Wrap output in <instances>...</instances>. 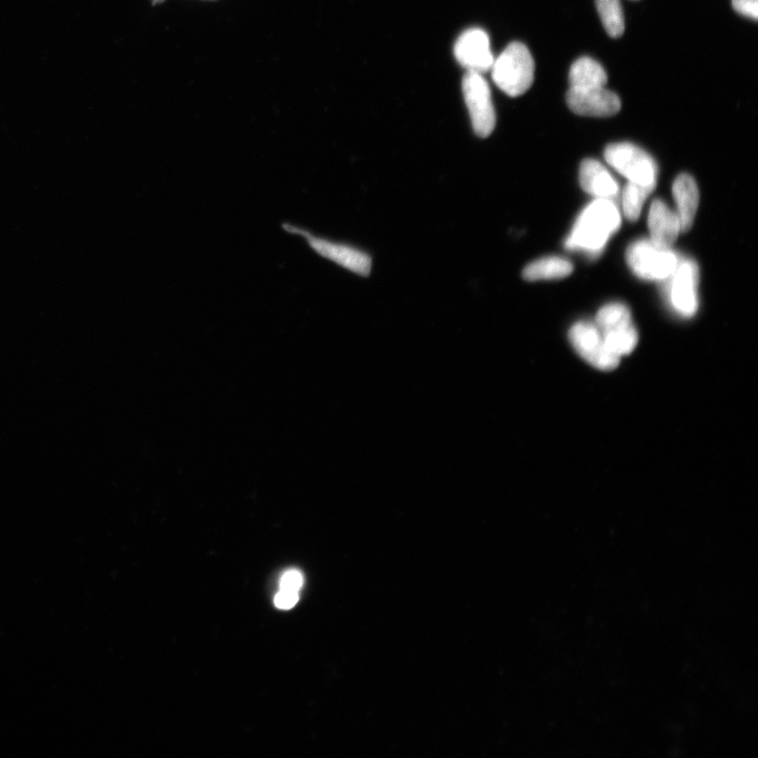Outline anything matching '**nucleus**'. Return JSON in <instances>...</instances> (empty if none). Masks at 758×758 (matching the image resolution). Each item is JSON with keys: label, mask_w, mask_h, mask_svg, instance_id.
I'll list each match as a JSON object with an SVG mask.
<instances>
[{"label": "nucleus", "mask_w": 758, "mask_h": 758, "mask_svg": "<svg viewBox=\"0 0 758 758\" xmlns=\"http://www.w3.org/2000/svg\"><path fill=\"white\" fill-rule=\"evenodd\" d=\"M580 183L585 192L597 198L611 199L620 190L609 171L595 159H586L582 163Z\"/></svg>", "instance_id": "obj_13"}, {"label": "nucleus", "mask_w": 758, "mask_h": 758, "mask_svg": "<svg viewBox=\"0 0 758 758\" xmlns=\"http://www.w3.org/2000/svg\"><path fill=\"white\" fill-rule=\"evenodd\" d=\"M633 273L645 281H667L678 265V257L670 248H661L642 239L633 243L626 253Z\"/></svg>", "instance_id": "obj_4"}, {"label": "nucleus", "mask_w": 758, "mask_h": 758, "mask_svg": "<svg viewBox=\"0 0 758 758\" xmlns=\"http://www.w3.org/2000/svg\"><path fill=\"white\" fill-rule=\"evenodd\" d=\"M648 226L651 242L661 248H671L682 232L680 218L661 199L651 205Z\"/></svg>", "instance_id": "obj_11"}, {"label": "nucleus", "mask_w": 758, "mask_h": 758, "mask_svg": "<svg viewBox=\"0 0 758 758\" xmlns=\"http://www.w3.org/2000/svg\"><path fill=\"white\" fill-rule=\"evenodd\" d=\"M463 92L475 134L482 138L490 136L496 125V114L491 90L483 74L467 72L463 78Z\"/></svg>", "instance_id": "obj_6"}, {"label": "nucleus", "mask_w": 758, "mask_h": 758, "mask_svg": "<svg viewBox=\"0 0 758 758\" xmlns=\"http://www.w3.org/2000/svg\"><path fill=\"white\" fill-rule=\"evenodd\" d=\"M163 2H164V0H153V3H154V4H161V3H163Z\"/></svg>", "instance_id": "obj_23"}, {"label": "nucleus", "mask_w": 758, "mask_h": 758, "mask_svg": "<svg viewBox=\"0 0 758 758\" xmlns=\"http://www.w3.org/2000/svg\"><path fill=\"white\" fill-rule=\"evenodd\" d=\"M652 188L629 183L623 193V211L630 222H636L640 217L647 197Z\"/></svg>", "instance_id": "obj_18"}, {"label": "nucleus", "mask_w": 758, "mask_h": 758, "mask_svg": "<svg viewBox=\"0 0 758 758\" xmlns=\"http://www.w3.org/2000/svg\"><path fill=\"white\" fill-rule=\"evenodd\" d=\"M672 190L677 207L676 214L680 218L682 232L686 233L693 226L698 204H700V192H698L695 179L689 174L678 175Z\"/></svg>", "instance_id": "obj_12"}, {"label": "nucleus", "mask_w": 758, "mask_h": 758, "mask_svg": "<svg viewBox=\"0 0 758 758\" xmlns=\"http://www.w3.org/2000/svg\"><path fill=\"white\" fill-rule=\"evenodd\" d=\"M598 14L609 36L621 37L625 32V17L621 0H595Z\"/></svg>", "instance_id": "obj_17"}, {"label": "nucleus", "mask_w": 758, "mask_h": 758, "mask_svg": "<svg viewBox=\"0 0 758 758\" xmlns=\"http://www.w3.org/2000/svg\"><path fill=\"white\" fill-rule=\"evenodd\" d=\"M569 339L574 350L594 368L610 371L620 365L621 357L608 349L596 325L587 322L575 324L570 329Z\"/></svg>", "instance_id": "obj_7"}, {"label": "nucleus", "mask_w": 758, "mask_h": 758, "mask_svg": "<svg viewBox=\"0 0 758 758\" xmlns=\"http://www.w3.org/2000/svg\"><path fill=\"white\" fill-rule=\"evenodd\" d=\"M602 335L608 349L618 357L630 354L638 344V333L634 325Z\"/></svg>", "instance_id": "obj_19"}, {"label": "nucleus", "mask_w": 758, "mask_h": 758, "mask_svg": "<svg viewBox=\"0 0 758 758\" xmlns=\"http://www.w3.org/2000/svg\"><path fill=\"white\" fill-rule=\"evenodd\" d=\"M631 312L624 304H609L598 311L596 327L602 334L622 330L632 326Z\"/></svg>", "instance_id": "obj_16"}, {"label": "nucleus", "mask_w": 758, "mask_h": 758, "mask_svg": "<svg viewBox=\"0 0 758 758\" xmlns=\"http://www.w3.org/2000/svg\"><path fill=\"white\" fill-rule=\"evenodd\" d=\"M454 54L457 62L466 68L467 72L483 74L491 70L494 63L489 36L478 28L469 29L458 37Z\"/></svg>", "instance_id": "obj_8"}, {"label": "nucleus", "mask_w": 758, "mask_h": 758, "mask_svg": "<svg viewBox=\"0 0 758 758\" xmlns=\"http://www.w3.org/2000/svg\"><path fill=\"white\" fill-rule=\"evenodd\" d=\"M670 303L676 313L692 317L698 309V268L692 261L678 262L670 276Z\"/></svg>", "instance_id": "obj_9"}, {"label": "nucleus", "mask_w": 758, "mask_h": 758, "mask_svg": "<svg viewBox=\"0 0 758 758\" xmlns=\"http://www.w3.org/2000/svg\"><path fill=\"white\" fill-rule=\"evenodd\" d=\"M283 229L291 235L301 237L307 245L319 256L328 259L359 276H368L372 268L371 257L362 250L352 246L331 241L301 227L284 224Z\"/></svg>", "instance_id": "obj_3"}, {"label": "nucleus", "mask_w": 758, "mask_h": 758, "mask_svg": "<svg viewBox=\"0 0 758 758\" xmlns=\"http://www.w3.org/2000/svg\"><path fill=\"white\" fill-rule=\"evenodd\" d=\"M732 6L737 13L757 21L758 0H732Z\"/></svg>", "instance_id": "obj_22"}, {"label": "nucleus", "mask_w": 758, "mask_h": 758, "mask_svg": "<svg viewBox=\"0 0 758 758\" xmlns=\"http://www.w3.org/2000/svg\"><path fill=\"white\" fill-rule=\"evenodd\" d=\"M304 585V576L301 572L293 569L287 571L281 578L279 589L299 592Z\"/></svg>", "instance_id": "obj_20"}, {"label": "nucleus", "mask_w": 758, "mask_h": 758, "mask_svg": "<svg viewBox=\"0 0 758 758\" xmlns=\"http://www.w3.org/2000/svg\"><path fill=\"white\" fill-rule=\"evenodd\" d=\"M491 71L494 84L507 95L517 97L531 88L535 64L524 44L512 43L494 59Z\"/></svg>", "instance_id": "obj_2"}, {"label": "nucleus", "mask_w": 758, "mask_h": 758, "mask_svg": "<svg viewBox=\"0 0 758 758\" xmlns=\"http://www.w3.org/2000/svg\"><path fill=\"white\" fill-rule=\"evenodd\" d=\"M298 600V592L279 589L274 598V603L278 609L289 610L297 604Z\"/></svg>", "instance_id": "obj_21"}, {"label": "nucleus", "mask_w": 758, "mask_h": 758, "mask_svg": "<svg viewBox=\"0 0 758 758\" xmlns=\"http://www.w3.org/2000/svg\"><path fill=\"white\" fill-rule=\"evenodd\" d=\"M567 104L570 110L582 116L609 117L620 112V97L606 87L575 89L567 92Z\"/></svg>", "instance_id": "obj_10"}, {"label": "nucleus", "mask_w": 758, "mask_h": 758, "mask_svg": "<svg viewBox=\"0 0 758 758\" xmlns=\"http://www.w3.org/2000/svg\"><path fill=\"white\" fill-rule=\"evenodd\" d=\"M621 214L611 199L597 198L578 216L567 238L566 247L597 254L621 227Z\"/></svg>", "instance_id": "obj_1"}, {"label": "nucleus", "mask_w": 758, "mask_h": 758, "mask_svg": "<svg viewBox=\"0 0 758 758\" xmlns=\"http://www.w3.org/2000/svg\"><path fill=\"white\" fill-rule=\"evenodd\" d=\"M608 76L600 63L591 57H581L572 65L569 72L570 88L590 89L606 87Z\"/></svg>", "instance_id": "obj_14"}, {"label": "nucleus", "mask_w": 758, "mask_h": 758, "mask_svg": "<svg viewBox=\"0 0 758 758\" xmlns=\"http://www.w3.org/2000/svg\"><path fill=\"white\" fill-rule=\"evenodd\" d=\"M573 265L568 259L560 256H547L529 264L523 272L528 282L551 281L569 276Z\"/></svg>", "instance_id": "obj_15"}, {"label": "nucleus", "mask_w": 758, "mask_h": 758, "mask_svg": "<svg viewBox=\"0 0 758 758\" xmlns=\"http://www.w3.org/2000/svg\"><path fill=\"white\" fill-rule=\"evenodd\" d=\"M607 163L629 179V183L654 189L657 166L643 149L629 143L612 144L605 151Z\"/></svg>", "instance_id": "obj_5"}]
</instances>
